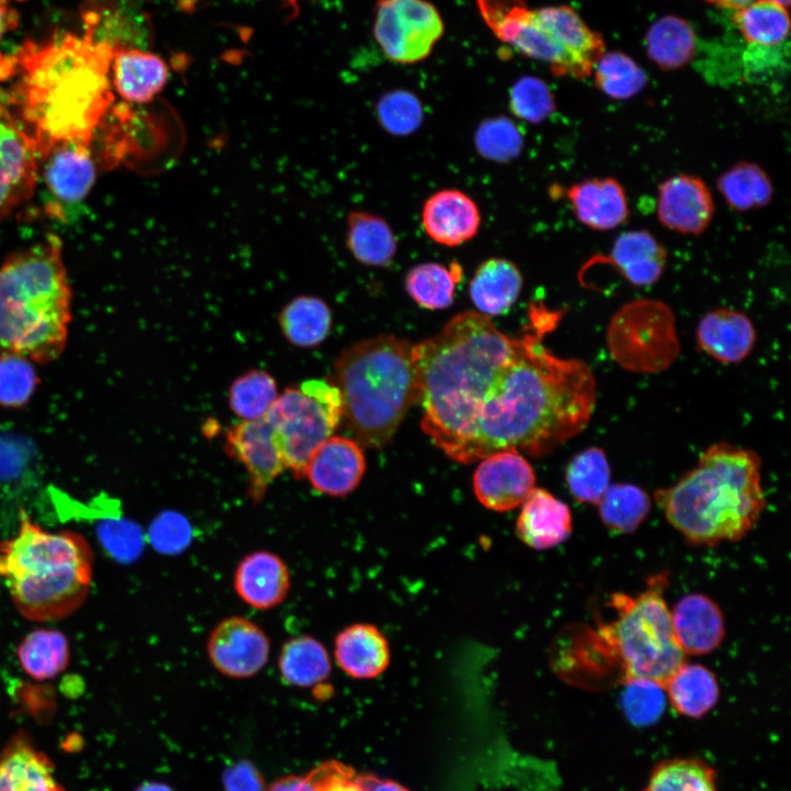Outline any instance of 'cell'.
I'll return each mask as SVG.
<instances>
[{
  "label": "cell",
  "instance_id": "1",
  "mask_svg": "<svg viewBox=\"0 0 791 791\" xmlns=\"http://www.w3.org/2000/svg\"><path fill=\"white\" fill-rule=\"evenodd\" d=\"M421 425L449 458L470 464L501 450L550 454L588 426L597 380L532 334L499 331L464 311L413 345Z\"/></svg>",
  "mask_w": 791,
  "mask_h": 791
},
{
  "label": "cell",
  "instance_id": "2",
  "mask_svg": "<svg viewBox=\"0 0 791 791\" xmlns=\"http://www.w3.org/2000/svg\"><path fill=\"white\" fill-rule=\"evenodd\" d=\"M86 32L25 43L11 58L0 59V76L18 70L11 100L33 137L38 156L66 142L90 143L113 100L109 70L116 47Z\"/></svg>",
  "mask_w": 791,
  "mask_h": 791
},
{
  "label": "cell",
  "instance_id": "3",
  "mask_svg": "<svg viewBox=\"0 0 791 791\" xmlns=\"http://www.w3.org/2000/svg\"><path fill=\"white\" fill-rule=\"evenodd\" d=\"M759 455L726 442L709 446L697 466L654 500L668 523L694 545L737 542L766 508Z\"/></svg>",
  "mask_w": 791,
  "mask_h": 791
},
{
  "label": "cell",
  "instance_id": "4",
  "mask_svg": "<svg viewBox=\"0 0 791 791\" xmlns=\"http://www.w3.org/2000/svg\"><path fill=\"white\" fill-rule=\"evenodd\" d=\"M71 290L56 237L21 249L0 265V357L48 364L64 352Z\"/></svg>",
  "mask_w": 791,
  "mask_h": 791
},
{
  "label": "cell",
  "instance_id": "5",
  "mask_svg": "<svg viewBox=\"0 0 791 791\" xmlns=\"http://www.w3.org/2000/svg\"><path fill=\"white\" fill-rule=\"evenodd\" d=\"M92 552L80 534L48 532L20 511L15 536L0 543V579L29 620L55 621L75 612L92 580Z\"/></svg>",
  "mask_w": 791,
  "mask_h": 791
},
{
  "label": "cell",
  "instance_id": "6",
  "mask_svg": "<svg viewBox=\"0 0 791 791\" xmlns=\"http://www.w3.org/2000/svg\"><path fill=\"white\" fill-rule=\"evenodd\" d=\"M330 381L339 391L342 417L357 442L381 448L416 403L413 345L394 335L358 342L336 358Z\"/></svg>",
  "mask_w": 791,
  "mask_h": 791
},
{
  "label": "cell",
  "instance_id": "7",
  "mask_svg": "<svg viewBox=\"0 0 791 791\" xmlns=\"http://www.w3.org/2000/svg\"><path fill=\"white\" fill-rule=\"evenodd\" d=\"M667 579L651 578L637 595L613 593L615 619L600 625L599 635L616 658L620 681L648 679L661 684L684 662L686 654L672 630L670 609L664 598Z\"/></svg>",
  "mask_w": 791,
  "mask_h": 791
},
{
  "label": "cell",
  "instance_id": "8",
  "mask_svg": "<svg viewBox=\"0 0 791 791\" xmlns=\"http://www.w3.org/2000/svg\"><path fill=\"white\" fill-rule=\"evenodd\" d=\"M338 389L323 379H308L287 387L267 413L286 469L304 478L308 460L342 420Z\"/></svg>",
  "mask_w": 791,
  "mask_h": 791
},
{
  "label": "cell",
  "instance_id": "9",
  "mask_svg": "<svg viewBox=\"0 0 791 791\" xmlns=\"http://www.w3.org/2000/svg\"><path fill=\"white\" fill-rule=\"evenodd\" d=\"M606 345L613 360L625 370L656 374L668 369L680 353L676 316L664 301H630L612 316Z\"/></svg>",
  "mask_w": 791,
  "mask_h": 791
},
{
  "label": "cell",
  "instance_id": "10",
  "mask_svg": "<svg viewBox=\"0 0 791 791\" xmlns=\"http://www.w3.org/2000/svg\"><path fill=\"white\" fill-rule=\"evenodd\" d=\"M494 35L520 53L549 65L555 76L582 79L578 66L524 0H477Z\"/></svg>",
  "mask_w": 791,
  "mask_h": 791
},
{
  "label": "cell",
  "instance_id": "11",
  "mask_svg": "<svg viewBox=\"0 0 791 791\" xmlns=\"http://www.w3.org/2000/svg\"><path fill=\"white\" fill-rule=\"evenodd\" d=\"M444 32L436 8L425 0H379L375 37L396 63L413 64L426 58Z\"/></svg>",
  "mask_w": 791,
  "mask_h": 791
},
{
  "label": "cell",
  "instance_id": "12",
  "mask_svg": "<svg viewBox=\"0 0 791 791\" xmlns=\"http://www.w3.org/2000/svg\"><path fill=\"white\" fill-rule=\"evenodd\" d=\"M205 649L218 672L232 679H247L267 665L270 639L257 623L232 615L211 630Z\"/></svg>",
  "mask_w": 791,
  "mask_h": 791
},
{
  "label": "cell",
  "instance_id": "13",
  "mask_svg": "<svg viewBox=\"0 0 791 791\" xmlns=\"http://www.w3.org/2000/svg\"><path fill=\"white\" fill-rule=\"evenodd\" d=\"M224 450L246 469L247 495L254 503L264 499L269 486L286 469L266 416L241 421L229 427L224 434Z\"/></svg>",
  "mask_w": 791,
  "mask_h": 791
},
{
  "label": "cell",
  "instance_id": "14",
  "mask_svg": "<svg viewBox=\"0 0 791 791\" xmlns=\"http://www.w3.org/2000/svg\"><path fill=\"white\" fill-rule=\"evenodd\" d=\"M33 137L9 112L0 114V220L26 201L38 176Z\"/></svg>",
  "mask_w": 791,
  "mask_h": 791
},
{
  "label": "cell",
  "instance_id": "15",
  "mask_svg": "<svg viewBox=\"0 0 791 791\" xmlns=\"http://www.w3.org/2000/svg\"><path fill=\"white\" fill-rule=\"evenodd\" d=\"M472 487L484 508L506 512L522 505L535 489V474L521 453L501 450L481 459Z\"/></svg>",
  "mask_w": 791,
  "mask_h": 791
},
{
  "label": "cell",
  "instance_id": "16",
  "mask_svg": "<svg viewBox=\"0 0 791 791\" xmlns=\"http://www.w3.org/2000/svg\"><path fill=\"white\" fill-rule=\"evenodd\" d=\"M657 216L666 229L700 235L710 226L715 205L708 185L699 177L680 174L658 186Z\"/></svg>",
  "mask_w": 791,
  "mask_h": 791
},
{
  "label": "cell",
  "instance_id": "17",
  "mask_svg": "<svg viewBox=\"0 0 791 791\" xmlns=\"http://www.w3.org/2000/svg\"><path fill=\"white\" fill-rule=\"evenodd\" d=\"M366 470L361 445L344 436H330L311 455L304 478L319 493L345 497L360 483Z\"/></svg>",
  "mask_w": 791,
  "mask_h": 791
},
{
  "label": "cell",
  "instance_id": "18",
  "mask_svg": "<svg viewBox=\"0 0 791 791\" xmlns=\"http://www.w3.org/2000/svg\"><path fill=\"white\" fill-rule=\"evenodd\" d=\"M233 588L252 609L268 611L287 599L291 575L279 555L265 549L255 550L238 561L233 573Z\"/></svg>",
  "mask_w": 791,
  "mask_h": 791
},
{
  "label": "cell",
  "instance_id": "19",
  "mask_svg": "<svg viewBox=\"0 0 791 791\" xmlns=\"http://www.w3.org/2000/svg\"><path fill=\"white\" fill-rule=\"evenodd\" d=\"M667 257L665 246L650 232L634 230L621 233L606 256H594L587 265L606 264L631 285L645 287L659 280Z\"/></svg>",
  "mask_w": 791,
  "mask_h": 791
},
{
  "label": "cell",
  "instance_id": "20",
  "mask_svg": "<svg viewBox=\"0 0 791 791\" xmlns=\"http://www.w3.org/2000/svg\"><path fill=\"white\" fill-rule=\"evenodd\" d=\"M675 638L686 655L714 651L725 637V622L717 603L703 593L680 598L670 610Z\"/></svg>",
  "mask_w": 791,
  "mask_h": 791
},
{
  "label": "cell",
  "instance_id": "21",
  "mask_svg": "<svg viewBox=\"0 0 791 791\" xmlns=\"http://www.w3.org/2000/svg\"><path fill=\"white\" fill-rule=\"evenodd\" d=\"M480 221L477 203L457 189L435 192L422 209L425 233L445 246H457L471 239L480 227Z\"/></svg>",
  "mask_w": 791,
  "mask_h": 791
},
{
  "label": "cell",
  "instance_id": "22",
  "mask_svg": "<svg viewBox=\"0 0 791 791\" xmlns=\"http://www.w3.org/2000/svg\"><path fill=\"white\" fill-rule=\"evenodd\" d=\"M566 196L577 220L591 230L611 231L628 220L626 192L615 178L581 180L571 185Z\"/></svg>",
  "mask_w": 791,
  "mask_h": 791
},
{
  "label": "cell",
  "instance_id": "23",
  "mask_svg": "<svg viewBox=\"0 0 791 791\" xmlns=\"http://www.w3.org/2000/svg\"><path fill=\"white\" fill-rule=\"evenodd\" d=\"M334 659L348 677L369 680L381 676L391 660L390 646L383 633L370 623H353L334 638Z\"/></svg>",
  "mask_w": 791,
  "mask_h": 791
},
{
  "label": "cell",
  "instance_id": "24",
  "mask_svg": "<svg viewBox=\"0 0 791 791\" xmlns=\"http://www.w3.org/2000/svg\"><path fill=\"white\" fill-rule=\"evenodd\" d=\"M521 506L515 533L526 546L545 550L560 545L570 536L571 511L549 491L535 488Z\"/></svg>",
  "mask_w": 791,
  "mask_h": 791
},
{
  "label": "cell",
  "instance_id": "25",
  "mask_svg": "<svg viewBox=\"0 0 791 791\" xmlns=\"http://www.w3.org/2000/svg\"><path fill=\"white\" fill-rule=\"evenodd\" d=\"M698 347L722 364L743 361L756 343V330L743 312L717 308L705 313L697 326Z\"/></svg>",
  "mask_w": 791,
  "mask_h": 791
},
{
  "label": "cell",
  "instance_id": "26",
  "mask_svg": "<svg viewBox=\"0 0 791 791\" xmlns=\"http://www.w3.org/2000/svg\"><path fill=\"white\" fill-rule=\"evenodd\" d=\"M0 791H65L54 764L23 733L13 736L0 754Z\"/></svg>",
  "mask_w": 791,
  "mask_h": 791
},
{
  "label": "cell",
  "instance_id": "27",
  "mask_svg": "<svg viewBox=\"0 0 791 791\" xmlns=\"http://www.w3.org/2000/svg\"><path fill=\"white\" fill-rule=\"evenodd\" d=\"M90 143L66 142L52 147L45 158L44 179L51 192L64 202H79L96 180Z\"/></svg>",
  "mask_w": 791,
  "mask_h": 791
},
{
  "label": "cell",
  "instance_id": "28",
  "mask_svg": "<svg viewBox=\"0 0 791 791\" xmlns=\"http://www.w3.org/2000/svg\"><path fill=\"white\" fill-rule=\"evenodd\" d=\"M116 92L132 103H147L165 88L169 70L165 60L153 53L118 48L112 58Z\"/></svg>",
  "mask_w": 791,
  "mask_h": 791
},
{
  "label": "cell",
  "instance_id": "29",
  "mask_svg": "<svg viewBox=\"0 0 791 791\" xmlns=\"http://www.w3.org/2000/svg\"><path fill=\"white\" fill-rule=\"evenodd\" d=\"M523 277L514 263L490 258L481 263L469 285V294L477 312L486 316L505 314L517 300Z\"/></svg>",
  "mask_w": 791,
  "mask_h": 791
},
{
  "label": "cell",
  "instance_id": "30",
  "mask_svg": "<svg viewBox=\"0 0 791 791\" xmlns=\"http://www.w3.org/2000/svg\"><path fill=\"white\" fill-rule=\"evenodd\" d=\"M535 12L575 60L582 79L588 77L604 53L601 35L590 30L575 10L567 5L545 7L535 9Z\"/></svg>",
  "mask_w": 791,
  "mask_h": 791
},
{
  "label": "cell",
  "instance_id": "31",
  "mask_svg": "<svg viewBox=\"0 0 791 791\" xmlns=\"http://www.w3.org/2000/svg\"><path fill=\"white\" fill-rule=\"evenodd\" d=\"M665 691L672 709L690 718L706 715L720 698L715 675L701 664L686 661L668 679Z\"/></svg>",
  "mask_w": 791,
  "mask_h": 791
},
{
  "label": "cell",
  "instance_id": "32",
  "mask_svg": "<svg viewBox=\"0 0 791 791\" xmlns=\"http://www.w3.org/2000/svg\"><path fill=\"white\" fill-rule=\"evenodd\" d=\"M277 667L280 679L297 688L319 686L330 677L332 670L326 647L310 635L287 639L280 648Z\"/></svg>",
  "mask_w": 791,
  "mask_h": 791
},
{
  "label": "cell",
  "instance_id": "33",
  "mask_svg": "<svg viewBox=\"0 0 791 791\" xmlns=\"http://www.w3.org/2000/svg\"><path fill=\"white\" fill-rule=\"evenodd\" d=\"M278 324L289 343L301 348H312L328 336L332 312L321 298L300 294L282 307L278 314Z\"/></svg>",
  "mask_w": 791,
  "mask_h": 791
},
{
  "label": "cell",
  "instance_id": "34",
  "mask_svg": "<svg viewBox=\"0 0 791 791\" xmlns=\"http://www.w3.org/2000/svg\"><path fill=\"white\" fill-rule=\"evenodd\" d=\"M345 243L352 256L367 266H387L397 252L396 236L389 224L364 211L349 212Z\"/></svg>",
  "mask_w": 791,
  "mask_h": 791
},
{
  "label": "cell",
  "instance_id": "35",
  "mask_svg": "<svg viewBox=\"0 0 791 791\" xmlns=\"http://www.w3.org/2000/svg\"><path fill=\"white\" fill-rule=\"evenodd\" d=\"M715 183L726 204L737 212L764 208L773 197L769 175L753 161L736 163L722 172Z\"/></svg>",
  "mask_w": 791,
  "mask_h": 791
},
{
  "label": "cell",
  "instance_id": "36",
  "mask_svg": "<svg viewBox=\"0 0 791 791\" xmlns=\"http://www.w3.org/2000/svg\"><path fill=\"white\" fill-rule=\"evenodd\" d=\"M69 643L58 631L38 628L29 633L18 647V659L23 671L36 680L58 676L69 662Z\"/></svg>",
  "mask_w": 791,
  "mask_h": 791
},
{
  "label": "cell",
  "instance_id": "37",
  "mask_svg": "<svg viewBox=\"0 0 791 791\" xmlns=\"http://www.w3.org/2000/svg\"><path fill=\"white\" fill-rule=\"evenodd\" d=\"M646 47L649 58L661 69L681 68L694 55V32L683 19L667 15L649 27Z\"/></svg>",
  "mask_w": 791,
  "mask_h": 791
},
{
  "label": "cell",
  "instance_id": "38",
  "mask_svg": "<svg viewBox=\"0 0 791 791\" xmlns=\"http://www.w3.org/2000/svg\"><path fill=\"white\" fill-rule=\"evenodd\" d=\"M461 277V266L456 261L449 266L438 263L419 264L406 274L405 289L422 308L446 309L454 302L456 285Z\"/></svg>",
  "mask_w": 791,
  "mask_h": 791
},
{
  "label": "cell",
  "instance_id": "39",
  "mask_svg": "<svg viewBox=\"0 0 791 791\" xmlns=\"http://www.w3.org/2000/svg\"><path fill=\"white\" fill-rule=\"evenodd\" d=\"M602 523L622 534L635 532L648 516L651 501L647 492L633 483L610 484L599 501Z\"/></svg>",
  "mask_w": 791,
  "mask_h": 791
},
{
  "label": "cell",
  "instance_id": "40",
  "mask_svg": "<svg viewBox=\"0 0 791 791\" xmlns=\"http://www.w3.org/2000/svg\"><path fill=\"white\" fill-rule=\"evenodd\" d=\"M642 791H717L716 772L701 758L666 759L654 767Z\"/></svg>",
  "mask_w": 791,
  "mask_h": 791
},
{
  "label": "cell",
  "instance_id": "41",
  "mask_svg": "<svg viewBox=\"0 0 791 791\" xmlns=\"http://www.w3.org/2000/svg\"><path fill=\"white\" fill-rule=\"evenodd\" d=\"M279 397L275 378L261 369L236 377L229 388L230 410L242 421L265 417Z\"/></svg>",
  "mask_w": 791,
  "mask_h": 791
},
{
  "label": "cell",
  "instance_id": "42",
  "mask_svg": "<svg viewBox=\"0 0 791 791\" xmlns=\"http://www.w3.org/2000/svg\"><path fill=\"white\" fill-rule=\"evenodd\" d=\"M734 21L753 45L773 47L789 34V14L783 5L772 0L753 1L737 10Z\"/></svg>",
  "mask_w": 791,
  "mask_h": 791
},
{
  "label": "cell",
  "instance_id": "43",
  "mask_svg": "<svg viewBox=\"0 0 791 791\" xmlns=\"http://www.w3.org/2000/svg\"><path fill=\"white\" fill-rule=\"evenodd\" d=\"M565 478L575 500L598 504L611 480V468L604 450L588 447L579 452L569 461Z\"/></svg>",
  "mask_w": 791,
  "mask_h": 791
},
{
  "label": "cell",
  "instance_id": "44",
  "mask_svg": "<svg viewBox=\"0 0 791 791\" xmlns=\"http://www.w3.org/2000/svg\"><path fill=\"white\" fill-rule=\"evenodd\" d=\"M646 82L645 71L623 53H603L594 65V83L610 98H632L642 91Z\"/></svg>",
  "mask_w": 791,
  "mask_h": 791
},
{
  "label": "cell",
  "instance_id": "45",
  "mask_svg": "<svg viewBox=\"0 0 791 791\" xmlns=\"http://www.w3.org/2000/svg\"><path fill=\"white\" fill-rule=\"evenodd\" d=\"M623 686L621 706L632 724L648 726L660 718L667 698L661 684L648 679H631Z\"/></svg>",
  "mask_w": 791,
  "mask_h": 791
},
{
  "label": "cell",
  "instance_id": "46",
  "mask_svg": "<svg viewBox=\"0 0 791 791\" xmlns=\"http://www.w3.org/2000/svg\"><path fill=\"white\" fill-rule=\"evenodd\" d=\"M38 383L33 361L15 355L0 357V405L15 409L24 406Z\"/></svg>",
  "mask_w": 791,
  "mask_h": 791
},
{
  "label": "cell",
  "instance_id": "47",
  "mask_svg": "<svg viewBox=\"0 0 791 791\" xmlns=\"http://www.w3.org/2000/svg\"><path fill=\"white\" fill-rule=\"evenodd\" d=\"M510 110L530 123H541L555 111V99L541 78H520L510 90Z\"/></svg>",
  "mask_w": 791,
  "mask_h": 791
},
{
  "label": "cell",
  "instance_id": "48",
  "mask_svg": "<svg viewBox=\"0 0 791 791\" xmlns=\"http://www.w3.org/2000/svg\"><path fill=\"white\" fill-rule=\"evenodd\" d=\"M475 144L484 158L505 161L519 155L523 138L513 122L500 116L482 122L476 132Z\"/></svg>",
  "mask_w": 791,
  "mask_h": 791
},
{
  "label": "cell",
  "instance_id": "49",
  "mask_svg": "<svg viewBox=\"0 0 791 791\" xmlns=\"http://www.w3.org/2000/svg\"><path fill=\"white\" fill-rule=\"evenodd\" d=\"M380 124L390 133L405 135L415 131L422 122L420 100L406 90H392L383 94L377 104Z\"/></svg>",
  "mask_w": 791,
  "mask_h": 791
},
{
  "label": "cell",
  "instance_id": "50",
  "mask_svg": "<svg viewBox=\"0 0 791 791\" xmlns=\"http://www.w3.org/2000/svg\"><path fill=\"white\" fill-rule=\"evenodd\" d=\"M104 549L119 561L134 559L141 552L143 535L137 525L124 519H108L98 527Z\"/></svg>",
  "mask_w": 791,
  "mask_h": 791
},
{
  "label": "cell",
  "instance_id": "51",
  "mask_svg": "<svg viewBox=\"0 0 791 791\" xmlns=\"http://www.w3.org/2000/svg\"><path fill=\"white\" fill-rule=\"evenodd\" d=\"M33 457V448L25 438L11 432H0V483L21 481L30 470Z\"/></svg>",
  "mask_w": 791,
  "mask_h": 791
},
{
  "label": "cell",
  "instance_id": "52",
  "mask_svg": "<svg viewBox=\"0 0 791 791\" xmlns=\"http://www.w3.org/2000/svg\"><path fill=\"white\" fill-rule=\"evenodd\" d=\"M317 791H364L355 771L336 760H328L309 772Z\"/></svg>",
  "mask_w": 791,
  "mask_h": 791
},
{
  "label": "cell",
  "instance_id": "53",
  "mask_svg": "<svg viewBox=\"0 0 791 791\" xmlns=\"http://www.w3.org/2000/svg\"><path fill=\"white\" fill-rule=\"evenodd\" d=\"M224 791H264V780L249 760H239L223 771Z\"/></svg>",
  "mask_w": 791,
  "mask_h": 791
},
{
  "label": "cell",
  "instance_id": "54",
  "mask_svg": "<svg viewBox=\"0 0 791 791\" xmlns=\"http://www.w3.org/2000/svg\"><path fill=\"white\" fill-rule=\"evenodd\" d=\"M268 791H317V789L311 775L308 773L304 777H283L274 782Z\"/></svg>",
  "mask_w": 791,
  "mask_h": 791
},
{
  "label": "cell",
  "instance_id": "55",
  "mask_svg": "<svg viewBox=\"0 0 791 791\" xmlns=\"http://www.w3.org/2000/svg\"><path fill=\"white\" fill-rule=\"evenodd\" d=\"M357 779L364 791H410L396 781L381 779L374 775H360L357 776Z\"/></svg>",
  "mask_w": 791,
  "mask_h": 791
},
{
  "label": "cell",
  "instance_id": "56",
  "mask_svg": "<svg viewBox=\"0 0 791 791\" xmlns=\"http://www.w3.org/2000/svg\"><path fill=\"white\" fill-rule=\"evenodd\" d=\"M18 25V13L9 8L7 0H0V40Z\"/></svg>",
  "mask_w": 791,
  "mask_h": 791
},
{
  "label": "cell",
  "instance_id": "57",
  "mask_svg": "<svg viewBox=\"0 0 791 791\" xmlns=\"http://www.w3.org/2000/svg\"><path fill=\"white\" fill-rule=\"evenodd\" d=\"M135 791H174L169 786L161 782H144Z\"/></svg>",
  "mask_w": 791,
  "mask_h": 791
},
{
  "label": "cell",
  "instance_id": "58",
  "mask_svg": "<svg viewBox=\"0 0 791 791\" xmlns=\"http://www.w3.org/2000/svg\"><path fill=\"white\" fill-rule=\"evenodd\" d=\"M753 1L754 0H724L723 7L739 10Z\"/></svg>",
  "mask_w": 791,
  "mask_h": 791
},
{
  "label": "cell",
  "instance_id": "59",
  "mask_svg": "<svg viewBox=\"0 0 791 791\" xmlns=\"http://www.w3.org/2000/svg\"><path fill=\"white\" fill-rule=\"evenodd\" d=\"M772 1L783 5L784 8L789 7V4H790V0H772Z\"/></svg>",
  "mask_w": 791,
  "mask_h": 791
},
{
  "label": "cell",
  "instance_id": "60",
  "mask_svg": "<svg viewBox=\"0 0 791 791\" xmlns=\"http://www.w3.org/2000/svg\"><path fill=\"white\" fill-rule=\"evenodd\" d=\"M5 112H9V111H8V110L5 109V107L3 105L2 101H1V93H0V114H1V113H5Z\"/></svg>",
  "mask_w": 791,
  "mask_h": 791
},
{
  "label": "cell",
  "instance_id": "61",
  "mask_svg": "<svg viewBox=\"0 0 791 791\" xmlns=\"http://www.w3.org/2000/svg\"><path fill=\"white\" fill-rule=\"evenodd\" d=\"M706 1H709V2H711V3H715V4H718V5H722V7H723V4H724V0H706Z\"/></svg>",
  "mask_w": 791,
  "mask_h": 791
},
{
  "label": "cell",
  "instance_id": "62",
  "mask_svg": "<svg viewBox=\"0 0 791 791\" xmlns=\"http://www.w3.org/2000/svg\"><path fill=\"white\" fill-rule=\"evenodd\" d=\"M286 1H288L289 3L296 4L298 0H286Z\"/></svg>",
  "mask_w": 791,
  "mask_h": 791
},
{
  "label": "cell",
  "instance_id": "63",
  "mask_svg": "<svg viewBox=\"0 0 791 791\" xmlns=\"http://www.w3.org/2000/svg\"><path fill=\"white\" fill-rule=\"evenodd\" d=\"M7 1H8V0H7ZM19 1H22V0H19Z\"/></svg>",
  "mask_w": 791,
  "mask_h": 791
}]
</instances>
